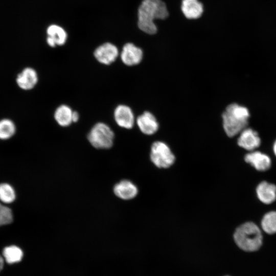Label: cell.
<instances>
[{
    "label": "cell",
    "mask_w": 276,
    "mask_h": 276,
    "mask_svg": "<svg viewBox=\"0 0 276 276\" xmlns=\"http://www.w3.org/2000/svg\"><path fill=\"white\" fill-rule=\"evenodd\" d=\"M73 111L66 105L58 106L54 113V119L56 122L62 127H67L73 123Z\"/></svg>",
    "instance_id": "obj_17"
},
{
    "label": "cell",
    "mask_w": 276,
    "mask_h": 276,
    "mask_svg": "<svg viewBox=\"0 0 276 276\" xmlns=\"http://www.w3.org/2000/svg\"><path fill=\"white\" fill-rule=\"evenodd\" d=\"M168 15L166 5L162 0H143L138 9V27L147 34H154L157 27L154 20L165 19Z\"/></svg>",
    "instance_id": "obj_1"
},
{
    "label": "cell",
    "mask_w": 276,
    "mask_h": 276,
    "mask_svg": "<svg viewBox=\"0 0 276 276\" xmlns=\"http://www.w3.org/2000/svg\"><path fill=\"white\" fill-rule=\"evenodd\" d=\"M38 80L37 73L31 67L24 68L18 74L16 82L17 85L23 90H30L34 87Z\"/></svg>",
    "instance_id": "obj_12"
},
{
    "label": "cell",
    "mask_w": 276,
    "mask_h": 276,
    "mask_svg": "<svg viewBox=\"0 0 276 276\" xmlns=\"http://www.w3.org/2000/svg\"><path fill=\"white\" fill-rule=\"evenodd\" d=\"M259 200L265 204H270L276 199V186L262 181L259 184L256 189Z\"/></svg>",
    "instance_id": "obj_14"
},
{
    "label": "cell",
    "mask_w": 276,
    "mask_h": 276,
    "mask_svg": "<svg viewBox=\"0 0 276 276\" xmlns=\"http://www.w3.org/2000/svg\"><path fill=\"white\" fill-rule=\"evenodd\" d=\"M47 42L51 47L63 45L67 39V34L61 27L56 25L50 26L47 30Z\"/></svg>",
    "instance_id": "obj_13"
},
{
    "label": "cell",
    "mask_w": 276,
    "mask_h": 276,
    "mask_svg": "<svg viewBox=\"0 0 276 276\" xmlns=\"http://www.w3.org/2000/svg\"><path fill=\"white\" fill-rule=\"evenodd\" d=\"M4 260L3 258L0 255V271L2 270L4 266Z\"/></svg>",
    "instance_id": "obj_24"
},
{
    "label": "cell",
    "mask_w": 276,
    "mask_h": 276,
    "mask_svg": "<svg viewBox=\"0 0 276 276\" xmlns=\"http://www.w3.org/2000/svg\"><path fill=\"white\" fill-rule=\"evenodd\" d=\"M234 238L237 246L245 251H255L262 244L261 230L251 222H245L239 226L234 233Z\"/></svg>",
    "instance_id": "obj_3"
},
{
    "label": "cell",
    "mask_w": 276,
    "mask_h": 276,
    "mask_svg": "<svg viewBox=\"0 0 276 276\" xmlns=\"http://www.w3.org/2000/svg\"><path fill=\"white\" fill-rule=\"evenodd\" d=\"M95 58L100 63L109 65L114 62L119 55V50L114 44L106 42L98 47L94 52Z\"/></svg>",
    "instance_id": "obj_8"
},
{
    "label": "cell",
    "mask_w": 276,
    "mask_h": 276,
    "mask_svg": "<svg viewBox=\"0 0 276 276\" xmlns=\"http://www.w3.org/2000/svg\"><path fill=\"white\" fill-rule=\"evenodd\" d=\"M114 193L118 197L125 200L133 198L137 194V187L131 181L123 180L116 184Z\"/></svg>",
    "instance_id": "obj_15"
},
{
    "label": "cell",
    "mask_w": 276,
    "mask_h": 276,
    "mask_svg": "<svg viewBox=\"0 0 276 276\" xmlns=\"http://www.w3.org/2000/svg\"><path fill=\"white\" fill-rule=\"evenodd\" d=\"M136 124L140 130L146 135H152L155 133L159 128L158 122L151 112L145 111L136 119Z\"/></svg>",
    "instance_id": "obj_10"
},
{
    "label": "cell",
    "mask_w": 276,
    "mask_h": 276,
    "mask_svg": "<svg viewBox=\"0 0 276 276\" xmlns=\"http://www.w3.org/2000/svg\"><path fill=\"white\" fill-rule=\"evenodd\" d=\"M250 112L247 107L233 103L228 105L222 114V125L229 137L239 134L247 127Z\"/></svg>",
    "instance_id": "obj_2"
},
{
    "label": "cell",
    "mask_w": 276,
    "mask_h": 276,
    "mask_svg": "<svg viewBox=\"0 0 276 276\" xmlns=\"http://www.w3.org/2000/svg\"><path fill=\"white\" fill-rule=\"evenodd\" d=\"M181 11L188 19H197L200 17L203 11L202 4L198 0H182Z\"/></svg>",
    "instance_id": "obj_16"
},
{
    "label": "cell",
    "mask_w": 276,
    "mask_h": 276,
    "mask_svg": "<svg viewBox=\"0 0 276 276\" xmlns=\"http://www.w3.org/2000/svg\"><path fill=\"white\" fill-rule=\"evenodd\" d=\"M3 256L8 263L13 264L21 260L23 257V252L19 247L13 245L4 248Z\"/></svg>",
    "instance_id": "obj_18"
},
{
    "label": "cell",
    "mask_w": 276,
    "mask_h": 276,
    "mask_svg": "<svg viewBox=\"0 0 276 276\" xmlns=\"http://www.w3.org/2000/svg\"><path fill=\"white\" fill-rule=\"evenodd\" d=\"M16 193L13 187L8 183H0V201L9 204L15 200Z\"/></svg>",
    "instance_id": "obj_20"
},
{
    "label": "cell",
    "mask_w": 276,
    "mask_h": 276,
    "mask_svg": "<svg viewBox=\"0 0 276 276\" xmlns=\"http://www.w3.org/2000/svg\"><path fill=\"white\" fill-rule=\"evenodd\" d=\"M114 120L118 126L127 129H131L135 123V118L131 108L126 105H119L114 110Z\"/></svg>",
    "instance_id": "obj_7"
},
{
    "label": "cell",
    "mask_w": 276,
    "mask_h": 276,
    "mask_svg": "<svg viewBox=\"0 0 276 276\" xmlns=\"http://www.w3.org/2000/svg\"><path fill=\"white\" fill-rule=\"evenodd\" d=\"M150 159L156 167L167 168L173 164L175 158L167 144L156 141L151 147Z\"/></svg>",
    "instance_id": "obj_5"
},
{
    "label": "cell",
    "mask_w": 276,
    "mask_h": 276,
    "mask_svg": "<svg viewBox=\"0 0 276 276\" xmlns=\"http://www.w3.org/2000/svg\"><path fill=\"white\" fill-rule=\"evenodd\" d=\"M244 160L258 171H266L271 166L270 157L258 151H252L248 153L245 155Z\"/></svg>",
    "instance_id": "obj_11"
},
{
    "label": "cell",
    "mask_w": 276,
    "mask_h": 276,
    "mask_svg": "<svg viewBox=\"0 0 276 276\" xmlns=\"http://www.w3.org/2000/svg\"><path fill=\"white\" fill-rule=\"evenodd\" d=\"M16 131L14 122L8 119L0 120V140H6L12 137Z\"/></svg>",
    "instance_id": "obj_19"
},
{
    "label": "cell",
    "mask_w": 276,
    "mask_h": 276,
    "mask_svg": "<svg viewBox=\"0 0 276 276\" xmlns=\"http://www.w3.org/2000/svg\"><path fill=\"white\" fill-rule=\"evenodd\" d=\"M121 59L123 63L127 66H133L139 64L142 60V50L132 43L125 44L122 49Z\"/></svg>",
    "instance_id": "obj_9"
},
{
    "label": "cell",
    "mask_w": 276,
    "mask_h": 276,
    "mask_svg": "<svg viewBox=\"0 0 276 276\" xmlns=\"http://www.w3.org/2000/svg\"><path fill=\"white\" fill-rule=\"evenodd\" d=\"M114 134L106 124L99 122L90 129L87 139L91 145L97 149H108L112 147Z\"/></svg>",
    "instance_id": "obj_4"
},
{
    "label": "cell",
    "mask_w": 276,
    "mask_h": 276,
    "mask_svg": "<svg viewBox=\"0 0 276 276\" xmlns=\"http://www.w3.org/2000/svg\"><path fill=\"white\" fill-rule=\"evenodd\" d=\"M79 119V113L77 111H73V122H77Z\"/></svg>",
    "instance_id": "obj_23"
},
{
    "label": "cell",
    "mask_w": 276,
    "mask_h": 276,
    "mask_svg": "<svg viewBox=\"0 0 276 276\" xmlns=\"http://www.w3.org/2000/svg\"><path fill=\"white\" fill-rule=\"evenodd\" d=\"M13 215L11 209L0 201V226L11 223Z\"/></svg>",
    "instance_id": "obj_22"
},
{
    "label": "cell",
    "mask_w": 276,
    "mask_h": 276,
    "mask_svg": "<svg viewBox=\"0 0 276 276\" xmlns=\"http://www.w3.org/2000/svg\"><path fill=\"white\" fill-rule=\"evenodd\" d=\"M261 227L267 234L276 233V212H270L264 216L261 221Z\"/></svg>",
    "instance_id": "obj_21"
},
{
    "label": "cell",
    "mask_w": 276,
    "mask_h": 276,
    "mask_svg": "<svg viewBox=\"0 0 276 276\" xmlns=\"http://www.w3.org/2000/svg\"><path fill=\"white\" fill-rule=\"evenodd\" d=\"M237 144L240 147L249 151H254L261 144L258 132L250 128H245L239 134Z\"/></svg>",
    "instance_id": "obj_6"
},
{
    "label": "cell",
    "mask_w": 276,
    "mask_h": 276,
    "mask_svg": "<svg viewBox=\"0 0 276 276\" xmlns=\"http://www.w3.org/2000/svg\"><path fill=\"white\" fill-rule=\"evenodd\" d=\"M273 151L274 154L276 156V140L274 141L273 145Z\"/></svg>",
    "instance_id": "obj_25"
}]
</instances>
